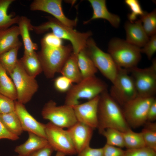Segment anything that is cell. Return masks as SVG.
<instances>
[{
	"mask_svg": "<svg viewBox=\"0 0 156 156\" xmlns=\"http://www.w3.org/2000/svg\"><path fill=\"white\" fill-rule=\"evenodd\" d=\"M15 111L14 101L0 94V114Z\"/></svg>",
	"mask_w": 156,
	"mask_h": 156,
	"instance_id": "35",
	"label": "cell"
},
{
	"mask_svg": "<svg viewBox=\"0 0 156 156\" xmlns=\"http://www.w3.org/2000/svg\"><path fill=\"white\" fill-rule=\"evenodd\" d=\"M124 156H156V151L146 147L125 151Z\"/></svg>",
	"mask_w": 156,
	"mask_h": 156,
	"instance_id": "36",
	"label": "cell"
},
{
	"mask_svg": "<svg viewBox=\"0 0 156 156\" xmlns=\"http://www.w3.org/2000/svg\"><path fill=\"white\" fill-rule=\"evenodd\" d=\"M128 73L127 69L119 67L109 93L119 105L122 106L138 96L133 79Z\"/></svg>",
	"mask_w": 156,
	"mask_h": 156,
	"instance_id": "10",
	"label": "cell"
},
{
	"mask_svg": "<svg viewBox=\"0 0 156 156\" xmlns=\"http://www.w3.org/2000/svg\"><path fill=\"white\" fill-rule=\"evenodd\" d=\"M28 133L27 140L16 146L14 149V151L21 156H27L49 144L47 139L32 133L28 132Z\"/></svg>",
	"mask_w": 156,
	"mask_h": 156,
	"instance_id": "21",
	"label": "cell"
},
{
	"mask_svg": "<svg viewBox=\"0 0 156 156\" xmlns=\"http://www.w3.org/2000/svg\"><path fill=\"white\" fill-rule=\"evenodd\" d=\"M54 150L52 147L48 144L31 153L27 156H51Z\"/></svg>",
	"mask_w": 156,
	"mask_h": 156,
	"instance_id": "41",
	"label": "cell"
},
{
	"mask_svg": "<svg viewBox=\"0 0 156 156\" xmlns=\"http://www.w3.org/2000/svg\"><path fill=\"white\" fill-rule=\"evenodd\" d=\"M15 111L19 119L23 131L31 132L47 139L45 124L36 119L28 112L24 104L14 101Z\"/></svg>",
	"mask_w": 156,
	"mask_h": 156,
	"instance_id": "15",
	"label": "cell"
},
{
	"mask_svg": "<svg viewBox=\"0 0 156 156\" xmlns=\"http://www.w3.org/2000/svg\"><path fill=\"white\" fill-rule=\"evenodd\" d=\"M27 73L34 78L42 71L41 64L37 53L34 51L29 54H24L19 59Z\"/></svg>",
	"mask_w": 156,
	"mask_h": 156,
	"instance_id": "23",
	"label": "cell"
},
{
	"mask_svg": "<svg viewBox=\"0 0 156 156\" xmlns=\"http://www.w3.org/2000/svg\"><path fill=\"white\" fill-rule=\"evenodd\" d=\"M77 55L73 52L67 59L60 73L69 79L73 83L80 82L82 77L78 66Z\"/></svg>",
	"mask_w": 156,
	"mask_h": 156,
	"instance_id": "22",
	"label": "cell"
},
{
	"mask_svg": "<svg viewBox=\"0 0 156 156\" xmlns=\"http://www.w3.org/2000/svg\"><path fill=\"white\" fill-rule=\"evenodd\" d=\"M125 147L127 149H135L145 146L142 134L136 133L131 129L122 132Z\"/></svg>",
	"mask_w": 156,
	"mask_h": 156,
	"instance_id": "28",
	"label": "cell"
},
{
	"mask_svg": "<svg viewBox=\"0 0 156 156\" xmlns=\"http://www.w3.org/2000/svg\"><path fill=\"white\" fill-rule=\"evenodd\" d=\"M19 138V137L14 135L8 131L0 120V140L7 139L15 141Z\"/></svg>",
	"mask_w": 156,
	"mask_h": 156,
	"instance_id": "42",
	"label": "cell"
},
{
	"mask_svg": "<svg viewBox=\"0 0 156 156\" xmlns=\"http://www.w3.org/2000/svg\"><path fill=\"white\" fill-rule=\"evenodd\" d=\"M41 114L43 119L63 129H68L77 122L72 106L65 104L58 106L52 100L45 104Z\"/></svg>",
	"mask_w": 156,
	"mask_h": 156,
	"instance_id": "9",
	"label": "cell"
},
{
	"mask_svg": "<svg viewBox=\"0 0 156 156\" xmlns=\"http://www.w3.org/2000/svg\"><path fill=\"white\" fill-rule=\"evenodd\" d=\"M97 115V129L100 133L108 128L115 129L122 132L130 129L122 110L107 90L99 95Z\"/></svg>",
	"mask_w": 156,
	"mask_h": 156,
	"instance_id": "1",
	"label": "cell"
},
{
	"mask_svg": "<svg viewBox=\"0 0 156 156\" xmlns=\"http://www.w3.org/2000/svg\"><path fill=\"white\" fill-rule=\"evenodd\" d=\"M155 99V96H137L123 106V114L129 127L136 128L145 124L148 109Z\"/></svg>",
	"mask_w": 156,
	"mask_h": 156,
	"instance_id": "11",
	"label": "cell"
},
{
	"mask_svg": "<svg viewBox=\"0 0 156 156\" xmlns=\"http://www.w3.org/2000/svg\"><path fill=\"white\" fill-rule=\"evenodd\" d=\"M140 49L126 40L114 38L109 42L107 51L118 66L128 69L137 66L140 61Z\"/></svg>",
	"mask_w": 156,
	"mask_h": 156,
	"instance_id": "5",
	"label": "cell"
},
{
	"mask_svg": "<svg viewBox=\"0 0 156 156\" xmlns=\"http://www.w3.org/2000/svg\"><path fill=\"white\" fill-rule=\"evenodd\" d=\"M10 76L16 91L17 101L24 105L28 103L39 88L35 78L27 73L19 59Z\"/></svg>",
	"mask_w": 156,
	"mask_h": 156,
	"instance_id": "8",
	"label": "cell"
},
{
	"mask_svg": "<svg viewBox=\"0 0 156 156\" xmlns=\"http://www.w3.org/2000/svg\"><path fill=\"white\" fill-rule=\"evenodd\" d=\"M18 26L13 25L0 31V55L12 49L20 47L22 42L19 39Z\"/></svg>",
	"mask_w": 156,
	"mask_h": 156,
	"instance_id": "19",
	"label": "cell"
},
{
	"mask_svg": "<svg viewBox=\"0 0 156 156\" xmlns=\"http://www.w3.org/2000/svg\"><path fill=\"white\" fill-rule=\"evenodd\" d=\"M77 156H103V148H93L89 146L77 153Z\"/></svg>",
	"mask_w": 156,
	"mask_h": 156,
	"instance_id": "40",
	"label": "cell"
},
{
	"mask_svg": "<svg viewBox=\"0 0 156 156\" xmlns=\"http://www.w3.org/2000/svg\"><path fill=\"white\" fill-rule=\"evenodd\" d=\"M107 89L106 83L95 75L83 79L66 92L64 104L73 106L79 104V100H90Z\"/></svg>",
	"mask_w": 156,
	"mask_h": 156,
	"instance_id": "4",
	"label": "cell"
},
{
	"mask_svg": "<svg viewBox=\"0 0 156 156\" xmlns=\"http://www.w3.org/2000/svg\"><path fill=\"white\" fill-rule=\"evenodd\" d=\"M141 52L145 54L151 60L156 51V34L151 36L146 44L140 49Z\"/></svg>",
	"mask_w": 156,
	"mask_h": 156,
	"instance_id": "37",
	"label": "cell"
},
{
	"mask_svg": "<svg viewBox=\"0 0 156 156\" xmlns=\"http://www.w3.org/2000/svg\"><path fill=\"white\" fill-rule=\"evenodd\" d=\"M48 20L38 26H33V31L41 34L51 30L58 38L69 41L71 43L73 52L77 55L84 49L88 39L92 35L91 31L80 32L66 26L54 17H48Z\"/></svg>",
	"mask_w": 156,
	"mask_h": 156,
	"instance_id": "2",
	"label": "cell"
},
{
	"mask_svg": "<svg viewBox=\"0 0 156 156\" xmlns=\"http://www.w3.org/2000/svg\"><path fill=\"white\" fill-rule=\"evenodd\" d=\"M65 155L61 153L57 152L55 156H65Z\"/></svg>",
	"mask_w": 156,
	"mask_h": 156,
	"instance_id": "45",
	"label": "cell"
},
{
	"mask_svg": "<svg viewBox=\"0 0 156 156\" xmlns=\"http://www.w3.org/2000/svg\"><path fill=\"white\" fill-rule=\"evenodd\" d=\"M37 53L42 71L48 78H53L60 73L66 61L73 52L71 45H62L58 47L41 44Z\"/></svg>",
	"mask_w": 156,
	"mask_h": 156,
	"instance_id": "3",
	"label": "cell"
},
{
	"mask_svg": "<svg viewBox=\"0 0 156 156\" xmlns=\"http://www.w3.org/2000/svg\"><path fill=\"white\" fill-rule=\"evenodd\" d=\"M99 95L88 101L73 107L77 122L94 129L98 126V106Z\"/></svg>",
	"mask_w": 156,
	"mask_h": 156,
	"instance_id": "14",
	"label": "cell"
},
{
	"mask_svg": "<svg viewBox=\"0 0 156 156\" xmlns=\"http://www.w3.org/2000/svg\"><path fill=\"white\" fill-rule=\"evenodd\" d=\"M20 48H13L0 55V64L9 75L12 73L17 62L18 53Z\"/></svg>",
	"mask_w": 156,
	"mask_h": 156,
	"instance_id": "29",
	"label": "cell"
},
{
	"mask_svg": "<svg viewBox=\"0 0 156 156\" xmlns=\"http://www.w3.org/2000/svg\"><path fill=\"white\" fill-rule=\"evenodd\" d=\"M126 40L129 43L140 48L143 47L150 38L144 31L140 19L133 22L128 21L125 25Z\"/></svg>",
	"mask_w": 156,
	"mask_h": 156,
	"instance_id": "17",
	"label": "cell"
},
{
	"mask_svg": "<svg viewBox=\"0 0 156 156\" xmlns=\"http://www.w3.org/2000/svg\"><path fill=\"white\" fill-rule=\"evenodd\" d=\"M45 132L48 144L54 150L65 155L77 153L67 130L49 122L45 124Z\"/></svg>",
	"mask_w": 156,
	"mask_h": 156,
	"instance_id": "12",
	"label": "cell"
},
{
	"mask_svg": "<svg viewBox=\"0 0 156 156\" xmlns=\"http://www.w3.org/2000/svg\"><path fill=\"white\" fill-rule=\"evenodd\" d=\"M156 119V99L154 100L151 105L148 111L147 121L152 122Z\"/></svg>",
	"mask_w": 156,
	"mask_h": 156,
	"instance_id": "43",
	"label": "cell"
},
{
	"mask_svg": "<svg viewBox=\"0 0 156 156\" xmlns=\"http://www.w3.org/2000/svg\"><path fill=\"white\" fill-rule=\"evenodd\" d=\"M72 83L69 79L62 75L55 79L54 85L55 89L58 92L66 93L73 85Z\"/></svg>",
	"mask_w": 156,
	"mask_h": 156,
	"instance_id": "33",
	"label": "cell"
},
{
	"mask_svg": "<svg viewBox=\"0 0 156 156\" xmlns=\"http://www.w3.org/2000/svg\"><path fill=\"white\" fill-rule=\"evenodd\" d=\"M17 24L24 44V54H31L38 49L37 44L32 41L29 34L30 31H33V25L30 20L24 16H20Z\"/></svg>",
	"mask_w": 156,
	"mask_h": 156,
	"instance_id": "20",
	"label": "cell"
},
{
	"mask_svg": "<svg viewBox=\"0 0 156 156\" xmlns=\"http://www.w3.org/2000/svg\"><path fill=\"white\" fill-rule=\"evenodd\" d=\"M93 130L79 122L66 130L77 154L90 146Z\"/></svg>",
	"mask_w": 156,
	"mask_h": 156,
	"instance_id": "16",
	"label": "cell"
},
{
	"mask_svg": "<svg viewBox=\"0 0 156 156\" xmlns=\"http://www.w3.org/2000/svg\"><path fill=\"white\" fill-rule=\"evenodd\" d=\"M78 66L82 79L95 75L98 70L84 49L77 54Z\"/></svg>",
	"mask_w": 156,
	"mask_h": 156,
	"instance_id": "24",
	"label": "cell"
},
{
	"mask_svg": "<svg viewBox=\"0 0 156 156\" xmlns=\"http://www.w3.org/2000/svg\"><path fill=\"white\" fill-rule=\"evenodd\" d=\"M106 138V144L119 148L125 147L122 132L115 129L108 128L100 133Z\"/></svg>",
	"mask_w": 156,
	"mask_h": 156,
	"instance_id": "30",
	"label": "cell"
},
{
	"mask_svg": "<svg viewBox=\"0 0 156 156\" xmlns=\"http://www.w3.org/2000/svg\"><path fill=\"white\" fill-rule=\"evenodd\" d=\"M40 44L48 46L57 47L63 45L62 39L56 36L52 32L45 34L41 39Z\"/></svg>",
	"mask_w": 156,
	"mask_h": 156,
	"instance_id": "38",
	"label": "cell"
},
{
	"mask_svg": "<svg viewBox=\"0 0 156 156\" xmlns=\"http://www.w3.org/2000/svg\"><path fill=\"white\" fill-rule=\"evenodd\" d=\"M0 94L14 101L17 99V92L14 84L0 64Z\"/></svg>",
	"mask_w": 156,
	"mask_h": 156,
	"instance_id": "26",
	"label": "cell"
},
{
	"mask_svg": "<svg viewBox=\"0 0 156 156\" xmlns=\"http://www.w3.org/2000/svg\"><path fill=\"white\" fill-rule=\"evenodd\" d=\"M141 133L145 146L156 151V131L144 128Z\"/></svg>",
	"mask_w": 156,
	"mask_h": 156,
	"instance_id": "34",
	"label": "cell"
},
{
	"mask_svg": "<svg viewBox=\"0 0 156 156\" xmlns=\"http://www.w3.org/2000/svg\"><path fill=\"white\" fill-rule=\"evenodd\" d=\"M125 3L129 8L130 13L128 15L129 22H133L137 20L144 13L139 1L137 0H125Z\"/></svg>",
	"mask_w": 156,
	"mask_h": 156,
	"instance_id": "32",
	"label": "cell"
},
{
	"mask_svg": "<svg viewBox=\"0 0 156 156\" xmlns=\"http://www.w3.org/2000/svg\"><path fill=\"white\" fill-rule=\"evenodd\" d=\"M0 120L7 130L13 134L19 137L23 133L19 119L15 111L0 114Z\"/></svg>",
	"mask_w": 156,
	"mask_h": 156,
	"instance_id": "27",
	"label": "cell"
},
{
	"mask_svg": "<svg viewBox=\"0 0 156 156\" xmlns=\"http://www.w3.org/2000/svg\"><path fill=\"white\" fill-rule=\"evenodd\" d=\"M131 73L138 96H155L156 92V60L154 59L151 66L147 68L136 66L127 69Z\"/></svg>",
	"mask_w": 156,
	"mask_h": 156,
	"instance_id": "7",
	"label": "cell"
},
{
	"mask_svg": "<svg viewBox=\"0 0 156 156\" xmlns=\"http://www.w3.org/2000/svg\"><path fill=\"white\" fill-rule=\"evenodd\" d=\"M62 4L61 0H34L29 7L31 11H40L49 13L63 24L73 28L77 24V20L70 19L66 16Z\"/></svg>",
	"mask_w": 156,
	"mask_h": 156,
	"instance_id": "13",
	"label": "cell"
},
{
	"mask_svg": "<svg viewBox=\"0 0 156 156\" xmlns=\"http://www.w3.org/2000/svg\"><path fill=\"white\" fill-rule=\"evenodd\" d=\"M102 148L103 156H124L125 152L120 148L106 144Z\"/></svg>",
	"mask_w": 156,
	"mask_h": 156,
	"instance_id": "39",
	"label": "cell"
},
{
	"mask_svg": "<svg viewBox=\"0 0 156 156\" xmlns=\"http://www.w3.org/2000/svg\"><path fill=\"white\" fill-rule=\"evenodd\" d=\"M144 29L149 37L156 34V10H154L148 13L145 12L144 14L140 17Z\"/></svg>",
	"mask_w": 156,
	"mask_h": 156,
	"instance_id": "31",
	"label": "cell"
},
{
	"mask_svg": "<svg viewBox=\"0 0 156 156\" xmlns=\"http://www.w3.org/2000/svg\"><path fill=\"white\" fill-rule=\"evenodd\" d=\"M84 49L98 70L112 83L116 77L119 66L110 55L100 49L91 37L88 40Z\"/></svg>",
	"mask_w": 156,
	"mask_h": 156,
	"instance_id": "6",
	"label": "cell"
},
{
	"mask_svg": "<svg viewBox=\"0 0 156 156\" xmlns=\"http://www.w3.org/2000/svg\"><path fill=\"white\" fill-rule=\"evenodd\" d=\"M92 8L93 14L89 20L84 22L85 24L96 19H103L107 20L115 28L118 27L120 23V19L117 15L112 14L108 10L105 0H88Z\"/></svg>",
	"mask_w": 156,
	"mask_h": 156,
	"instance_id": "18",
	"label": "cell"
},
{
	"mask_svg": "<svg viewBox=\"0 0 156 156\" xmlns=\"http://www.w3.org/2000/svg\"><path fill=\"white\" fill-rule=\"evenodd\" d=\"M14 0H0V31L7 29L15 24H18L20 16L8 14L10 5Z\"/></svg>",
	"mask_w": 156,
	"mask_h": 156,
	"instance_id": "25",
	"label": "cell"
},
{
	"mask_svg": "<svg viewBox=\"0 0 156 156\" xmlns=\"http://www.w3.org/2000/svg\"><path fill=\"white\" fill-rule=\"evenodd\" d=\"M144 124H145L144 128L149 130L156 131V123L148 121L147 122H146Z\"/></svg>",
	"mask_w": 156,
	"mask_h": 156,
	"instance_id": "44",
	"label": "cell"
},
{
	"mask_svg": "<svg viewBox=\"0 0 156 156\" xmlns=\"http://www.w3.org/2000/svg\"><path fill=\"white\" fill-rule=\"evenodd\" d=\"M20 156V155H15V156Z\"/></svg>",
	"mask_w": 156,
	"mask_h": 156,
	"instance_id": "46",
	"label": "cell"
}]
</instances>
